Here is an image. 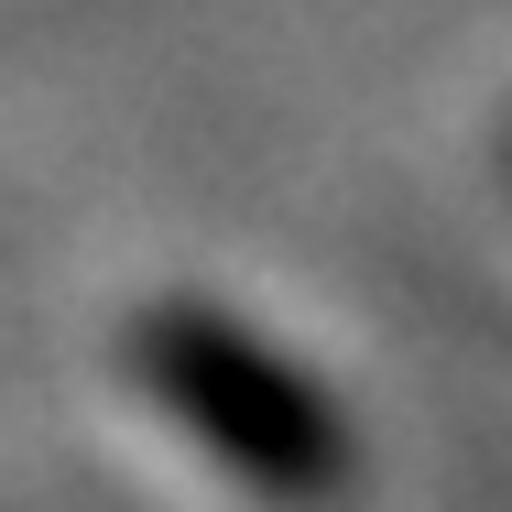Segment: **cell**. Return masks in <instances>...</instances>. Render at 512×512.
<instances>
[{
	"instance_id": "6da1fadb",
	"label": "cell",
	"mask_w": 512,
	"mask_h": 512,
	"mask_svg": "<svg viewBox=\"0 0 512 512\" xmlns=\"http://www.w3.org/2000/svg\"><path fill=\"white\" fill-rule=\"evenodd\" d=\"M120 371L262 512H349L360 502V425H349V404L316 371H295L262 327L175 295V306H142L120 327Z\"/></svg>"
}]
</instances>
